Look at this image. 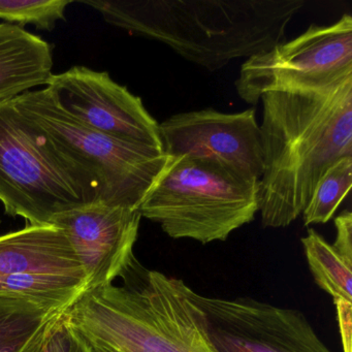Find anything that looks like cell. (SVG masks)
<instances>
[{
  "instance_id": "obj_15",
  "label": "cell",
  "mask_w": 352,
  "mask_h": 352,
  "mask_svg": "<svg viewBox=\"0 0 352 352\" xmlns=\"http://www.w3.org/2000/svg\"><path fill=\"white\" fill-rule=\"evenodd\" d=\"M307 263L317 285L336 300L352 302V259L342 255L314 228L302 239Z\"/></svg>"
},
{
  "instance_id": "obj_8",
  "label": "cell",
  "mask_w": 352,
  "mask_h": 352,
  "mask_svg": "<svg viewBox=\"0 0 352 352\" xmlns=\"http://www.w3.org/2000/svg\"><path fill=\"white\" fill-rule=\"evenodd\" d=\"M160 135L170 157L214 164L250 182H259L263 176V144L255 109L222 113L210 108L173 115L160 123Z\"/></svg>"
},
{
  "instance_id": "obj_7",
  "label": "cell",
  "mask_w": 352,
  "mask_h": 352,
  "mask_svg": "<svg viewBox=\"0 0 352 352\" xmlns=\"http://www.w3.org/2000/svg\"><path fill=\"white\" fill-rule=\"evenodd\" d=\"M352 79V17L306 32L246 59L236 89L246 104H256L269 92L331 89Z\"/></svg>"
},
{
  "instance_id": "obj_2",
  "label": "cell",
  "mask_w": 352,
  "mask_h": 352,
  "mask_svg": "<svg viewBox=\"0 0 352 352\" xmlns=\"http://www.w3.org/2000/svg\"><path fill=\"white\" fill-rule=\"evenodd\" d=\"M107 23L157 41L210 72L280 44L305 0L82 1Z\"/></svg>"
},
{
  "instance_id": "obj_13",
  "label": "cell",
  "mask_w": 352,
  "mask_h": 352,
  "mask_svg": "<svg viewBox=\"0 0 352 352\" xmlns=\"http://www.w3.org/2000/svg\"><path fill=\"white\" fill-rule=\"evenodd\" d=\"M52 69L49 43L19 26L0 23V102L46 85Z\"/></svg>"
},
{
  "instance_id": "obj_4",
  "label": "cell",
  "mask_w": 352,
  "mask_h": 352,
  "mask_svg": "<svg viewBox=\"0 0 352 352\" xmlns=\"http://www.w3.org/2000/svg\"><path fill=\"white\" fill-rule=\"evenodd\" d=\"M0 201L30 226L100 204L96 179L59 151L13 100L0 102Z\"/></svg>"
},
{
  "instance_id": "obj_9",
  "label": "cell",
  "mask_w": 352,
  "mask_h": 352,
  "mask_svg": "<svg viewBox=\"0 0 352 352\" xmlns=\"http://www.w3.org/2000/svg\"><path fill=\"white\" fill-rule=\"evenodd\" d=\"M218 352H331L304 314L252 298H208L191 290Z\"/></svg>"
},
{
  "instance_id": "obj_17",
  "label": "cell",
  "mask_w": 352,
  "mask_h": 352,
  "mask_svg": "<svg viewBox=\"0 0 352 352\" xmlns=\"http://www.w3.org/2000/svg\"><path fill=\"white\" fill-rule=\"evenodd\" d=\"M352 185V157L339 160L321 177L306 209L302 219L306 226L329 222Z\"/></svg>"
},
{
  "instance_id": "obj_11",
  "label": "cell",
  "mask_w": 352,
  "mask_h": 352,
  "mask_svg": "<svg viewBox=\"0 0 352 352\" xmlns=\"http://www.w3.org/2000/svg\"><path fill=\"white\" fill-rule=\"evenodd\" d=\"M139 210L104 204L59 214L53 226L67 234L87 279V289L112 284L133 255L139 234Z\"/></svg>"
},
{
  "instance_id": "obj_20",
  "label": "cell",
  "mask_w": 352,
  "mask_h": 352,
  "mask_svg": "<svg viewBox=\"0 0 352 352\" xmlns=\"http://www.w3.org/2000/svg\"><path fill=\"white\" fill-rule=\"evenodd\" d=\"M336 240L333 247L347 258L352 259V214L349 210L340 213L335 219Z\"/></svg>"
},
{
  "instance_id": "obj_18",
  "label": "cell",
  "mask_w": 352,
  "mask_h": 352,
  "mask_svg": "<svg viewBox=\"0 0 352 352\" xmlns=\"http://www.w3.org/2000/svg\"><path fill=\"white\" fill-rule=\"evenodd\" d=\"M69 0H0V20L7 24L36 26L38 30H54L57 22L65 20Z\"/></svg>"
},
{
  "instance_id": "obj_6",
  "label": "cell",
  "mask_w": 352,
  "mask_h": 352,
  "mask_svg": "<svg viewBox=\"0 0 352 352\" xmlns=\"http://www.w3.org/2000/svg\"><path fill=\"white\" fill-rule=\"evenodd\" d=\"M13 102L59 151L96 179L100 204L139 210L168 164L162 147L98 133L63 112L45 89L25 92Z\"/></svg>"
},
{
  "instance_id": "obj_3",
  "label": "cell",
  "mask_w": 352,
  "mask_h": 352,
  "mask_svg": "<svg viewBox=\"0 0 352 352\" xmlns=\"http://www.w3.org/2000/svg\"><path fill=\"white\" fill-rule=\"evenodd\" d=\"M119 277L122 286L86 289L65 311L91 352H218L182 280L147 269L135 254Z\"/></svg>"
},
{
  "instance_id": "obj_19",
  "label": "cell",
  "mask_w": 352,
  "mask_h": 352,
  "mask_svg": "<svg viewBox=\"0 0 352 352\" xmlns=\"http://www.w3.org/2000/svg\"><path fill=\"white\" fill-rule=\"evenodd\" d=\"M51 352H91L89 346L69 322L65 312L57 323Z\"/></svg>"
},
{
  "instance_id": "obj_12",
  "label": "cell",
  "mask_w": 352,
  "mask_h": 352,
  "mask_svg": "<svg viewBox=\"0 0 352 352\" xmlns=\"http://www.w3.org/2000/svg\"><path fill=\"white\" fill-rule=\"evenodd\" d=\"M22 274L86 279L81 261L69 238L53 224H28L22 230L0 236V277Z\"/></svg>"
},
{
  "instance_id": "obj_22",
  "label": "cell",
  "mask_w": 352,
  "mask_h": 352,
  "mask_svg": "<svg viewBox=\"0 0 352 352\" xmlns=\"http://www.w3.org/2000/svg\"><path fill=\"white\" fill-rule=\"evenodd\" d=\"M63 314L53 319V320L43 329L42 333L26 347V349L24 350L23 352H51L53 336H54L55 329H56L59 318H60Z\"/></svg>"
},
{
  "instance_id": "obj_5",
  "label": "cell",
  "mask_w": 352,
  "mask_h": 352,
  "mask_svg": "<svg viewBox=\"0 0 352 352\" xmlns=\"http://www.w3.org/2000/svg\"><path fill=\"white\" fill-rule=\"evenodd\" d=\"M142 217L160 224L173 239L201 244L226 241L254 220L258 182L190 158L170 157L139 208Z\"/></svg>"
},
{
  "instance_id": "obj_16",
  "label": "cell",
  "mask_w": 352,
  "mask_h": 352,
  "mask_svg": "<svg viewBox=\"0 0 352 352\" xmlns=\"http://www.w3.org/2000/svg\"><path fill=\"white\" fill-rule=\"evenodd\" d=\"M63 313L22 298L0 296V352H23Z\"/></svg>"
},
{
  "instance_id": "obj_14",
  "label": "cell",
  "mask_w": 352,
  "mask_h": 352,
  "mask_svg": "<svg viewBox=\"0 0 352 352\" xmlns=\"http://www.w3.org/2000/svg\"><path fill=\"white\" fill-rule=\"evenodd\" d=\"M86 289V279L72 276L22 274L0 277V296L22 298L58 312L69 310Z\"/></svg>"
},
{
  "instance_id": "obj_21",
  "label": "cell",
  "mask_w": 352,
  "mask_h": 352,
  "mask_svg": "<svg viewBox=\"0 0 352 352\" xmlns=\"http://www.w3.org/2000/svg\"><path fill=\"white\" fill-rule=\"evenodd\" d=\"M351 304L345 300L335 302L344 352H351Z\"/></svg>"
},
{
  "instance_id": "obj_10",
  "label": "cell",
  "mask_w": 352,
  "mask_h": 352,
  "mask_svg": "<svg viewBox=\"0 0 352 352\" xmlns=\"http://www.w3.org/2000/svg\"><path fill=\"white\" fill-rule=\"evenodd\" d=\"M45 86L55 106L86 126L115 139L162 148L160 123L141 98L107 72L74 67L52 74Z\"/></svg>"
},
{
  "instance_id": "obj_23",
  "label": "cell",
  "mask_w": 352,
  "mask_h": 352,
  "mask_svg": "<svg viewBox=\"0 0 352 352\" xmlns=\"http://www.w3.org/2000/svg\"><path fill=\"white\" fill-rule=\"evenodd\" d=\"M0 223H1V220H0Z\"/></svg>"
},
{
  "instance_id": "obj_1",
  "label": "cell",
  "mask_w": 352,
  "mask_h": 352,
  "mask_svg": "<svg viewBox=\"0 0 352 352\" xmlns=\"http://www.w3.org/2000/svg\"><path fill=\"white\" fill-rule=\"evenodd\" d=\"M263 102V228H286L302 215L333 164L352 157V79L331 89L269 92Z\"/></svg>"
}]
</instances>
